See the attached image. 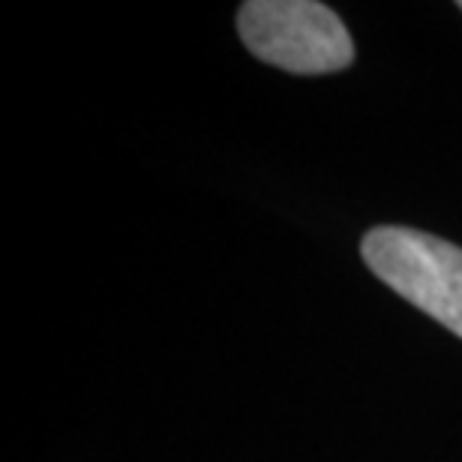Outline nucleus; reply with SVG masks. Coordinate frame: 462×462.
I'll list each match as a JSON object with an SVG mask.
<instances>
[{
    "mask_svg": "<svg viewBox=\"0 0 462 462\" xmlns=\"http://www.w3.org/2000/svg\"><path fill=\"white\" fill-rule=\"evenodd\" d=\"M237 33L258 60L298 76H325L351 67L355 42L334 9L316 0H249Z\"/></svg>",
    "mask_w": 462,
    "mask_h": 462,
    "instance_id": "obj_1",
    "label": "nucleus"
},
{
    "mask_svg": "<svg viewBox=\"0 0 462 462\" xmlns=\"http://www.w3.org/2000/svg\"><path fill=\"white\" fill-rule=\"evenodd\" d=\"M384 285L462 339V249L418 228L378 226L360 244Z\"/></svg>",
    "mask_w": 462,
    "mask_h": 462,
    "instance_id": "obj_2",
    "label": "nucleus"
},
{
    "mask_svg": "<svg viewBox=\"0 0 462 462\" xmlns=\"http://www.w3.org/2000/svg\"><path fill=\"white\" fill-rule=\"evenodd\" d=\"M459 9H462V4H459Z\"/></svg>",
    "mask_w": 462,
    "mask_h": 462,
    "instance_id": "obj_3",
    "label": "nucleus"
}]
</instances>
